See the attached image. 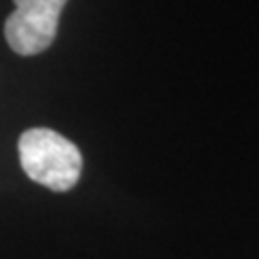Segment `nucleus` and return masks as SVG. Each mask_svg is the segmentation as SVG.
Segmentation results:
<instances>
[{"label":"nucleus","mask_w":259,"mask_h":259,"mask_svg":"<svg viewBox=\"0 0 259 259\" xmlns=\"http://www.w3.org/2000/svg\"><path fill=\"white\" fill-rule=\"evenodd\" d=\"M15 9L5 20V39L20 56L48 50L59 30V18L67 0H13Z\"/></svg>","instance_id":"nucleus-2"},{"label":"nucleus","mask_w":259,"mask_h":259,"mask_svg":"<svg viewBox=\"0 0 259 259\" xmlns=\"http://www.w3.org/2000/svg\"><path fill=\"white\" fill-rule=\"evenodd\" d=\"M20 164L35 184L54 192H67L80 180L82 153L69 139L50 127H30L20 141Z\"/></svg>","instance_id":"nucleus-1"}]
</instances>
